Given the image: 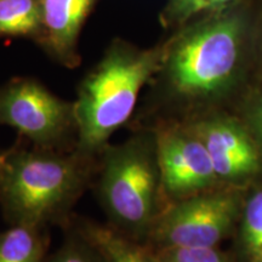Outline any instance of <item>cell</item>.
Instances as JSON below:
<instances>
[{
  "mask_svg": "<svg viewBox=\"0 0 262 262\" xmlns=\"http://www.w3.org/2000/svg\"><path fill=\"white\" fill-rule=\"evenodd\" d=\"M98 156L54 150L21 139L0 152V206L10 225L64 227L73 208L93 187Z\"/></svg>",
  "mask_w": 262,
  "mask_h": 262,
  "instance_id": "1",
  "label": "cell"
},
{
  "mask_svg": "<svg viewBox=\"0 0 262 262\" xmlns=\"http://www.w3.org/2000/svg\"><path fill=\"white\" fill-rule=\"evenodd\" d=\"M250 11L243 2L187 24L164 45L165 91L186 104L210 102L237 80L250 33Z\"/></svg>",
  "mask_w": 262,
  "mask_h": 262,
  "instance_id": "2",
  "label": "cell"
},
{
  "mask_svg": "<svg viewBox=\"0 0 262 262\" xmlns=\"http://www.w3.org/2000/svg\"><path fill=\"white\" fill-rule=\"evenodd\" d=\"M93 187L108 225L145 243L164 209V192L152 127L133 129L122 143H108L98 155Z\"/></svg>",
  "mask_w": 262,
  "mask_h": 262,
  "instance_id": "3",
  "label": "cell"
},
{
  "mask_svg": "<svg viewBox=\"0 0 262 262\" xmlns=\"http://www.w3.org/2000/svg\"><path fill=\"white\" fill-rule=\"evenodd\" d=\"M163 55L164 47L141 50L123 41L108 49L78 89L75 148L97 157L113 134L131 122L141 90L157 74Z\"/></svg>",
  "mask_w": 262,
  "mask_h": 262,
  "instance_id": "4",
  "label": "cell"
},
{
  "mask_svg": "<svg viewBox=\"0 0 262 262\" xmlns=\"http://www.w3.org/2000/svg\"><path fill=\"white\" fill-rule=\"evenodd\" d=\"M0 125L12 127L19 139L39 148L66 152L77 147L74 102L32 78H16L0 88Z\"/></svg>",
  "mask_w": 262,
  "mask_h": 262,
  "instance_id": "5",
  "label": "cell"
},
{
  "mask_svg": "<svg viewBox=\"0 0 262 262\" xmlns=\"http://www.w3.org/2000/svg\"><path fill=\"white\" fill-rule=\"evenodd\" d=\"M238 195L209 189L173 202L164 209L145 244L152 249L216 247L228 234L238 215Z\"/></svg>",
  "mask_w": 262,
  "mask_h": 262,
  "instance_id": "6",
  "label": "cell"
},
{
  "mask_svg": "<svg viewBox=\"0 0 262 262\" xmlns=\"http://www.w3.org/2000/svg\"><path fill=\"white\" fill-rule=\"evenodd\" d=\"M150 127L156 133L162 187L169 204L220 182L204 143L187 123L163 122Z\"/></svg>",
  "mask_w": 262,
  "mask_h": 262,
  "instance_id": "7",
  "label": "cell"
},
{
  "mask_svg": "<svg viewBox=\"0 0 262 262\" xmlns=\"http://www.w3.org/2000/svg\"><path fill=\"white\" fill-rule=\"evenodd\" d=\"M185 123L204 143L219 181H237L260 168L257 147L237 120L220 114H205Z\"/></svg>",
  "mask_w": 262,
  "mask_h": 262,
  "instance_id": "8",
  "label": "cell"
},
{
  "mask_svg": "<svg viewBox=\"0 0 262 262\" xmlns=\"http://www.w3.org/2000/svg\"><path fill=\"white\" fill-rule=\"evenodd\" d=\"M41 37L48 51L67 67L79 63L78 38L96 0H39Z\"/></svg>",
  "mask_w": 262,
  "mask_h": 262,
  "instance_id": "9",
  "label": "cell"
},
{
  "mask_svg": "<svg viewBox=\"0 0 262 262\" xmlns=\"http://www.w3.org/2000/svg\"><path fill=\"white\" fill-rule=\"evenodd\" d=\"M71 221L96 247L107 262H160L152 248L120 233L108 224L74 215Z\"/></svg>",
  "mask_w": 262,
  "mask_h": 262,
  "instance_id": "10",
  "label": "cell"
},
{
  "mask_svg": "<svg viewBox=\"0 0 262 262\" xmlns=\"http://www.w3.org/2000/svg\"><path fill=\"white\" fill-rule=\"evenodd\" d=\"M49 228L12 225L0 233V262H45Z\"/></svg>",
  "mask_w": 262,
  "mask_h": 262,
  "instance_id": "11",
  "label": "cell"
},
{
  "mask_svg": "<svg viewBox=\"0 0 262 262\" xmlns=\"http://www.w3.org/2000/svg\"><path fill=\"white\" fill-rule=\"evenodd\" d=\"M40 29L39 0H0V35H33Z\"/></svg>",
  "mask_w": 262,
  "mask_h": 262,
  "instance_id": "12",
  "label": "cell"
},
{
  "mask_svg": "<svg viewBox=\"0 0 262 262\" xmlns=\"http://www.w3.org/2000/svg\"><path fill=\"white\" fill-rule=\"evenodd\" d=\"M243 0H169L163 19L166 25H187L192 19L232 6Z\"/></svg>",
  "mask_w": 262,
  "mask_h": 262,
  "instance_id": "13",
  "label": "cell"
},
{
  "mask_svg": "<svg viewBox=\"0 0 262 262\" xmlns=\"http://www.w3.org/2000/svg\"><path fill=\"white\" fill-rule=\"evenodd\" d=\"M63 228L66 229L63 243L47 262H107L96 247L72 221Z\"/></svg>",
  "mask_w": 262,
  "mask_h": 262,
  "instance_id": "14",
  "label": "cell"
},
{
  "mask_svg": "<svg viewBox=\"0 0 262 262\" xmlns=\"http://www.w3.org/2000/svg\"><path fill=\"white\" fill-rule=\"evenodd\" d=\"M243 241L247 262H262V191L245 205Z\"/></svg>",
  "mask_w": 262,
  "mask_h": 262,
  "instance_id": "15",
  "label": "cell"
},
{
  "mask_svg": "<svg viewBox=\"0 0 262 262\" xmlns=\"http://www.w3.org/2000/svg\"><path fill=\"white\" fill-rule=\"evenodd\" d=\"M153 250L160 262H228L216 247H172Z\"/></svg>",
  "mask_w": 262,
  "mask_h": 262,
  "instance_id": "16",
  "label": "cell"
},
{
  "mask_svg": "<svg viewBox=\"0 0 262 262\" xmlns=\"http://www.w3.org/2000/svg\"><path fill=\"white\" fill-rule=\"evenodd\" d=\"M254 118H255V123H256V126L258 127V131H260L262 136V91L257 96L256 102H255Z\"/></svg>",
  "mask_w": 262,
  "mask_h": 262,
  "instance_id": "17",
  "label": "cell"
}]
</instances>
